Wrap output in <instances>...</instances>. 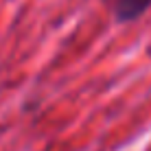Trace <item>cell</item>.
Wrapping results in <instances>:
<instances>
[{
  "label": "cell",
  "mask_w": 151,
  "mask_h": 151,
  "mask_svg": "<svg viewBox=\"0 0 151 151\" xmlns=\"http://www.w3.org/2000/svg\"><path fill=\"white\" fill-rule=\"evenodd\" d=\"M151 7V0H118L116 2V20L121 22H132L140 18Z\"/></svg>",
  "instance_id": "6da1fadb"
}]
</instances>
